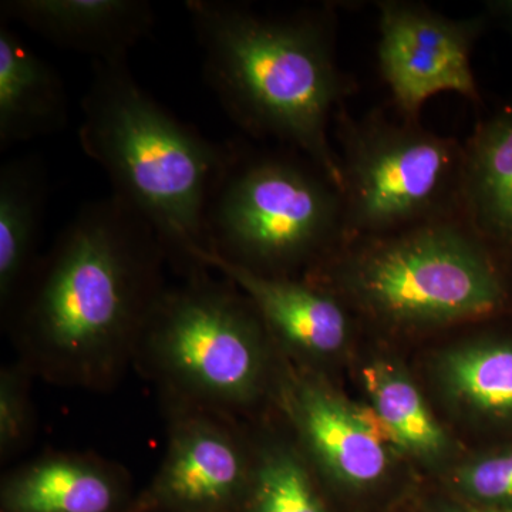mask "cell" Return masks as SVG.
<instances>
[{
  "instance_id": "cell-9",
  "label": "cell",
  "mask_w": 512,
  "mask_h": 512,
  "mask_svg": "<svg viewBox=\"0 0 512 512\" xmlns=\"http://www.w3.org/2000/svg\"><path fill=\"white\" fill-rule=\"evenodd\" d=\"M275 392L301 451L323 476L353 491L382 483L393 447L372 409L343 399L309 367L289 359L276 370Z\"/></svg>"
},
{
  "instance_id": "cell-15",
  "label": "cell",
  "mask_w": 512,
  "mask_h": 512,
  "mask_svg": "<svg viewBox=\"0 0 512 512\" xmlns=\"http://www.w3.org/2000/svg\"><path fill=\"white\" fill-rule=\"evenodd\" d=\"M67 120L62 77L0 19V150L52 136Z\"/></svg>"
},
{
  "instance_id": "cell-11",
  "label": "cell",
  "mask_w": 512,
  "mask_h": 512,
  "mask_svg": "<svg viewBox=\"0 0 512 512\" xmlns=\"http://www.w3.org/2000/svg\"><path fill=\"white\" fill-rule=\"evenodd\" d=\"M200 268L214 269L241 289L254 303L266 329L289 355L305 360L336 356L352 338L349 306L335 293L293 278H269L224 261L208 251H198Z\"/></svg>"
},
{
  "instance_id": "cell-18",
  "label": "cell",
  "mask_w": 512,
  "mask_h": 512,
  "mask_svg": "<svg viewBox=\"0 0 512 512\" xmlns=\"http://www.w3.org/2000/svg\"><path fill=\"white\" fill-rule=\"evenodd\" d=\"M363 386L394 450L436 466L451 451L446 430L431 412L419 387L393 360L375 359L362 369Z\"/></svg>"
},
{
  "instance_id": "cell-1",
  "label": "cell",
  "mask_w": 512,
  "mask_h": 512,
  "mask_svg": "<svg viewBox=\"0 0 512 512\" xmlns=\"http://www.w3.org/2000/svg\"><path fill=\"white\" fill-rule=\"evenodd\" d=\"M165 261L154 229L119 198L84 205L2 313L19 362L59 386L111 389L167 288Z\"/></svg>"
},
{
  "instance_id": "cell-10",
  "label": "cell",
  "mask_w": 512,
  "mask_h": 512,
  "mask_svg": "<svg viewBox=\"0 0 512 512\" xmlns=\"http://www.w3.org/2000/svg\"><path fill=\"white\" fill-rule=\"evenodd\" d=\"M170 406L167 453L128 512H239L252 454L220 414Z\"/></svg>"
},
{
  "instance_id": "cell-21",
  "label": "cell",
  "mask_w": 512,
  "mask_h": 512,
  "mask_svg": "<svg viewBox=\"0 0 512 512\" xmlns=\"http://www.w3.org/2000/svg\"><path fill=\"white\" fill-rule=\"evenodd\" d=\"M28 367L18 362L0 372V456L2 461L18 456L35 433V413L30 397Z\"/></svg>"
},
{
  "instance_id": "cell-19",
  "label": "cell",
  "mask_w": 512,
  "mask_h": 512,
  "mask_svg": "<svg viewBox=\"0 0 512 512\" xmlns=\"http://www.w3.org/2000/svg\"><path fill=\"white\" fill-rule=\"evenodd\" d=\"M308 458L298 448L268 443L252 454L251 476L239 512H329Z\"/></svg>"
},
{
  "instance_id": "cell-5",
  "label": "cell",
  "mask_w": 512,
  "mask_h": 512,
  "mask_svg": "<svg viewBox=\"0 0 512 512\" xmlns=\"http://www.w3.org/2000/svg\"><path fill=\"white\" fill-rule=\"evenodd\" d=\"M272 342L248 296L202 269L161 293L133 363L163 390L167 404L232 420L268 390Z\"/></svg>"
},
{
  "instance_id": "cell-6",
  "label": "cell",
  "mask_w": 512,
  "mask_h": 512,
  "mask_svg": "<svg viewBox=\"0 0 512 512\" xmlns=\"http://www.w3.org/2000/svg\"><path fill=\"white\" fill-rule=\"evenodd\" d=\"M343 214L342 191L308 157L229 143L205 215L208 252L254 274L292 278L338 247Z\"/></svg>"
},
{
  "instance_id": "cell-4",
  "label": "cell",
  "mask_w": 512,
  "mask_h": 512,
  "mask_svg": "<svg viewBox=\"0 0 512 512\" xmlns=\"http://www.w3.org/2000/svg\"><path fill=\"white\" fill-rule=\"evenodd\" d=\"M305 279L396 332L512 316V255L463 217L340 241Z\"/></svg>"
},
{
  "instance_id": "cell-2",
  "label": "cell",
  "mask_w": 512,
  "mask_h": 512,
  "mask_svg": "<svg viewBox=\"0 0 512 512\" xmlns=\"http://www.w3.org/2000/svg\"><path fill=\"white\" fill-rule=\"evenodd\" d=\"M187 10L205 80L229 119L308 157L343 191L329 124L357 86L338 64L333 8L268 15L244 3L190 0Z\"/></svg>"
},
{
  "instance_id": "cell-8",
  "label": "cell",
  "mask_w": 512,
  "mask_h": 512,
  "mask_svg": "<svg viewBox=\"0 0 512 512\" xmlns=\"http://www.w3.org/2000/svg\"><path fill=\"white\" fill-rule=\"evenodd\" d=\"M377 10V64L400 119L417 123L424 103L439 93L483 104L471 56L488 25L484 13L453 19L404 0H383Z\"/></svg>"
},
{
  "instance_id": "cell-22",
  "label": "cell",
  "mask_w": 512,
  "mask_h": 512,
  "mask_svg": "<svg viewBox=\"0 0 512 512\" xmlns=\"http://www.w3.org/2000/svg\"><path fill=\"white\" fill-rule=\"evenodd\" d=\"M484 15L488 22L497 23L512 36V0H491L485 3Z\"/></svg>"
},
{
  "instance_id": "cell-12",
  "label": "cell",
  "mask_w": 512,
  "mask_h": 512,
  "mask_svg": "<svg viewBox=\"0 0 512 512\" xmlns=\"http://www.w3.org/2000/svg\"><path fill=\"white\" fill-rule=\"evenodd\" d=\"M0 19L19 23L53 45L93 57L127 60L154 28V10L141 0H6Z\"/></svg>"
},
{
  "instance_id": "cell-23",
  "label": "cell",
  "mask_w": 512,
  "mask_h": 512,
  "mask_svg": "<svg viewBox=\"0 0 512 512\" xmlns=\"http://www.w3.org/2000/svg\"><path fill=\"white\" fill-rule=\"evenodd\" d=\"M448 512H512V508L480 507V505L467 504L463 507H453Z\"/></svg>"
},
{
  "instance_id": "cell-20",
  "label": "cell",
  "mask_w": 512,
  "mask_h": 512,
  "mask_svg": "<svg viewBox=\"0 0 512 512\" xmlns=\"http://www.w3.org/2000/svg\"><path fill=\"white\" fill-rule=\"evenodd\" d=\"M453 484L468 504L512 508V443L468 458L454 471Z\"/></svg>"
},
{
  "instance_id": "cell-14",
  "label": "cell",
  "mask_w": 512,
  "mask_h": 512,
  "mask_svg": "<svg viewBox=\"0 0 512 512\" xmlns=\"http://www.w3.org/2000/svg\"><path fill=\"white\" fill-rule=\"evenodd\" d=\"M120 467L83 454H53L15 468L0 488L2 512H128Z\"/></svg>"
},
{
  "instance_id": "cell-16",
  "label": "cell",
  "mask_w": 512,
  "mask_h": 512,
  "mask_svg": "<svg viewBox=\"0 0 512 512\" xmlns=\"http://www.w3.org/2000/svg\"><path fill=\"white\" fill-rule=\"evenodd\" d=\"M463 147L461 214L512 255V100L478 121Z\"/></svg>"
},
{
  "instance_id": "cell-13",
  "label": "cell",
  "mask_w": 512,
  "mask_h": 512,
  "mask_svg": "<svg viewBox=\"0 0 512 512\" xmlns=\"http://www.w3.org/2000/svg\"><path fill=\"white\" fill-rule=\"evenodd\" d=\"M444 350L434 362L441 393L467 420L493 439L491 446L512 443V323Z\"/></svg>"
},
{
  "instance_id": "cell-17",
  "label": "cell",
  "mask_w": 512,
  "mask_h": 512,
  "mask_svg": "<svg viewBox=\"0 0 512 512\" xmlns=\"http://www.w3.org/2000/svg\"><path fill=\"white\" fill-rule=\"evenodd\" d=\"M49 181L39 157L13 158L0 168V305L5 313L36 262Z\"/></svg>"
},
{
  "instance_id": "cell-3",
  "label": "cell",
  "mask_w": 512,
  "mask_h": 512,
  "mask_svg": "<svg viewBox=\"0 0 512 512\" xmlns=\"http://www.w3.org/2000/svg\"><path fill=\"white\" fill-rule=\"evenodd\" d=\"M79 141L103 168L114 197L156 232L168 261L201 271L208 251L205 215L227 161L229 143L215 144L174 117L134 79L127 60L93 62L82 100Z\"/></svg>"
},
{
  "instance_id": "cell-7",
  "label": "cell",
  "mask_w": 512,
  "mask_h": 512,
  "mask_svg": "<svg viewBox=\"0 0 512 512\" xmlns=\"http://www.w3.org/2000/svg\"><path fill=\"white\" fill-rule=\"evenodd\" d=\"M333 121L343 174L342 241L463 217V143L382 110L357 119L343 106Z\"/></svg>"
}]
</instances>
